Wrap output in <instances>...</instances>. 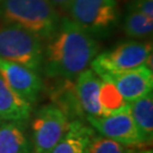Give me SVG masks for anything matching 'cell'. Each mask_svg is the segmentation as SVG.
<instances>
[{
    "label": "cell",
    "mask_w": 153,
    "mask_h": 153,
    "mask_svg": "<svg viewBox=\"0 0 153 153\" xmlns=\"http://www.w3.org/2000/svg\"><path fill=\"white\" fill-rule=\"evenodd\" d=\"M43 50V67L50 78H75L99 52L98 41L71 18H61Z\"/></svg>",
    "instance_id": "obj_1"
},
{
    "label": "cell",
    "mask_w": 153,
    "mask_h": 153,
    "mask_svg": "<svg viewBox=\"0 0 153 153\" xmlns=\"http://www.w3.org/2000/svg\"><path fill=\"white\" fill-rule=\"evenodd\" d=\"M0 19L40 39L55 35L61 17L48 0H0Z\"/></svg>",
    "instance_id": "obj_2"
},
{
    "label": "cell",
    "mask_w": 153,
    "mask_h": 153,
    "mask_svg": "<svg viewBox=\"0 0 153 153\" xmlns=\"http://www.w3.org/2000/svg\"><path fill=\"white\" fill-rule=\"evenodd\" d=\"M0 59L39 73L43 65L41 39L17 25L7 24L0 27Z\"/></svg>",
    "instance_id": "obj_3"
},
{
    "label": "cell",
    "mask_w": 153,
    "mask_h": 153,
    "mask_svg": "<svg viewBox=\"0 0 153 153\" xmlns=\"http://www.w3.org/2000/svg\"><path fill=\"white\" fill-rule=\"evenodd\" d=\"M68 13L71 19L92 36H103L118 22L116 0H73Z\"/></svg>",
    "instance_id": "obj_4"
},
{
    "label": "cell",
    "mask_w": 153,
    "mask_h": 153,
    "mask_svg": "<svg viewBox=\"0 0 153 153\" xmlns=\"http://www.w3.org/2000/svg\"><path fill=\"white\" fill-rule=\"evenodd\" d=\"M150 58H152V42L128 41L95 56L90 65L92 71L100 76L103 73L127 71L146 65Z\"/></svg>",
    "instance_id": "obj_5"
},
{
    "label": "cell",
    "mask_w": 153,
    "mask_h": 153,
    "mask_svg": "<svg viewBox=\"0 0 153 153\" xmlns=\"http://www.w3.org/2000/svg\"><path fill=\"white\" fill-rule=\"evenodd\" d=\"M88 124L102 136L120 143L126 148H148L151 143L142 135L131 115V107L101 117H86Z\"/></svg>",
    "instance_id": "obj_6"
},
{
    "label": "cell",
    "mask_w": 153,
    "mask_h": 153,
    "mask_svg": "<svg viewBox=\"0 0 153 153\" xmlns=\"http://www.w3.org/2000/svg\"><path fill=\"white\" fill-rule=\"evenodd\" d=\"M68 126L69 119L56 105L42 107L32 123L33 151L49 153L68 129Z\"/></svg>",
    "instance_id": "obj_7"
},
{
    "label": "cell",
    "mask_w": 153,
    "mask_h": 153,
    "mask_svg": "<svg viewBox=\"0 0 153 153\" xmlns=\"http://www.w3.org/2000/svg\"><path fill=\"white\" fill-rule=\"evenodd\" d=\"M102 81L114 84L121 97L128 103L152 92L153 73L152 68L142 65L137 68L121 71H109L100 75Z\"/></svg>",
    "instance_id": "obj_8"
},
{
    "label": "cell",
    "mask_w": 153,
    "mask_h": 153,
    "mask_svg": "<svg viewBox=\"0 0 153 153\" xmlns=\"http://www.w3.org/2000/svg\"><path fill=\"white\" fill-rule=\"evenodd\" d=\"M0 76L26 102L35 103L43 83L36 71L11 61L0 59Z\"/></svg>",
    "instance_id": "obj_9"
},
{
    "label": "cell",
    "mask_w": 153,
    "mask_h": 153,
    "mask_svg": "<svg viewBox=\"0 0 153 153\" xmlns=\"http://www.w3.org/2000/svg\"><path fill=\"white\" fill-rule=\"evenodd\" d=\"M55 82L49 88V97L52 104L61 110L69 120H83L86 116L77 97L76 85L73 78H53Z\"/></svg>",
    "instance_id": "obj_10"
},
{
    "label": "cell",
    "mask_w": 153,
    "mask_h": 153,
    "mask_svg": "<svg viewBox=\"0 0 153 153\" xmlns=\"http://www.w3.org/2000/svg\"><path fill=\"white\" fill-rule=\"evenodd\" d=\"M76 77L75 85H76L77 97L85 116L86 117L104 116L103 110L99 101L101 78L92 69H84Z\"/></svg>",
    "instance_id": "obj_11"
},
{
    "label": "cell",
    "mask_w": 153,
    "mask_h": 153,
    "mask_svg": "<svg viewBox=\"0 0 153 153\" xmlns=\"http://www.w3.org/2000/svg\"><path fill=\"white\" fill-rule=\"evenodd\" d=\"M93 135L94 131L83 120H71L68 129L49 153H85Z\"/></svg>",
    "instance_id": "obj_12"
},
{
    "label": "cell",
    "mask_w": 153,
    "mask_h": 153,
    "mask_svg": "<svg viewBox=\"0 0 153 153\" xmlns=\"http://www.w3.org/2000/svg\"><path fill=\"white\" fill-rule=\"evenodd\" d=\"M31 104L23 100L0 76V119L25 121L31 115Z\"/></svg>",
    "instance_id": "obj_13"
},
{
    "label": "cell",
    "mask_w": 153,
    "mask_h": 153,
    "mask_svg": "<svg viewBox=\"0 0 153 153\" xmlns=\"http://www.w3.org/2000/svg\"><path fill=\"white\" fill-rule=\"evenodd\" d=\"M32 144L22 121L0 124V153H31Z\"/></svg>",
    "instance_id": "obj_14"
},
{
    "label": "cell",
    "mask_w": 153,
    "mask_h": 153,
    "mask_svg": "<svg viewBox=\"0 0 153 153\" xmlns=\"http://www.w3.org/2000/svg\"><path fill=\"white\" fill-rule=\"evenodd\" d=\"M131 115L138 131L150 143L153 138V95L152 92L145 94L129 103Z\"/></svg>",
    "instance_id": "obj_15"
},
{
    "label": "cell",
    "mask_w": 153,
    "mask_h": 153,
    "mask_svg": "<svg viewBox=\"0 0 153 153\" xmlns=\"http://www.w3.org/2000/svg\"><path fill=\"white\" fill-rule=\"evenodd\" d=\"M99 101H100L101 108L103 110L104 116L129 108V103L125 101V99L121 97V94L116 88L115 85L102 79L100 84Z\"/></svg>",
    "instance_id": "obj_16"
},
{
    "label": "cell",
    "mask_w": 153,
    "mask_h": 153,
    "mask_svg": "<svg viewBox=\"0 0 153 153\" xmlns=\"http://www.w3.org/2000/svg\"><path fill=\"white\" fill-rule=\"evenodd\" d=\"M126 35L134 39H144L152 35L153 18H149L136 10H129L124 22Z\"/></svg>",
    "instance_id": "obj_17"
},
{
    "label": "cell",
    "mask_w": 153,
    "mask_h": 153,
    "mask_svg": "<svg viewBox=\"0 0 153 153\" xmlns=\"http://www.w3.org/2000/svg\"><path fill=\"white\" fill-rule=\"evenodd\" d=\"M129 148L102 135H93L85 153H128Z\"/></svg>",
    "instance_id": "obj_18"
},
{
    "label": "cell",
    "mask_w": 153,
    "mask_h": 153,
    "mask_svg": "<svg viewBox=\"0 0 153 153\" xmlns=\"http://www.w3.org/2000/svg\"><path fill=\"white\" fill-rule=\"evenodd\" d=\"M131 9L138 11L149 18H153V0H134Z\"/></svg>",
    "instance_id": "obj_19"
},
{
    "label": "cell",
    "mask_w": 153,
    "mask_h": 153,
    "mask_svg": "<svg viewBox=\"0 0 153 153\" xmlns=\"http://www.w3.org/2000/svg\"><path fill=\"white\" fill-rule=\"evenodd\" d=\"M56 9H59L61 11H68L73 0H48Z\"/></svg>",
    "instance_id": "obj_20"
},
{
    "label": "cell",
    "mask_w": 153,
    "mask_h": 153,
    "mask_svg": "<svg viewBox=\"0 0 153 153\" xmlns=\"http://www.w3.org/2000/svg\"><path fill=\"white\" fill-rule=\"evenodd\" d=\"M128 153H153L152 150H149V149H145V150H137V149H129V152Z\"/></svg>",
    "instance_id": "obj_21"
},
{
    "label": "cell",
    "mask_w": 153,
    "mask_h": 153,
    "mask_svg": "<svg viewBox=\"0 0 153 153\" xmlns=\"http://www.w3.org/2000/svg\"><path fill=\"white\" fill-rule=\"evenodd\" d=\"M32 153H36V152H34V151H33V152Z\"/></svg>",
    "instance_id": "obj_22"
}]
</instances>
